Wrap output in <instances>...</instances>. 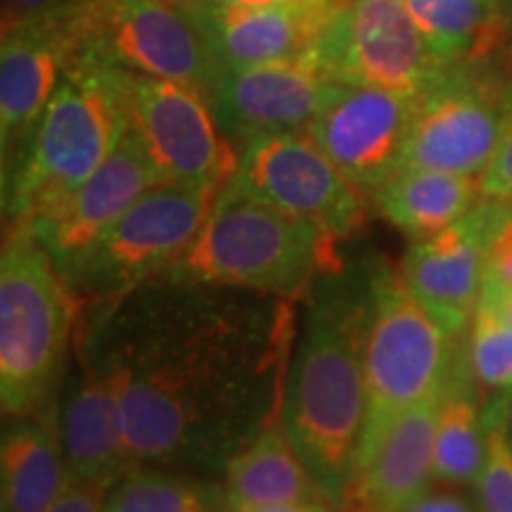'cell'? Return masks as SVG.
Returning a JSON list of instances; mask_svg holds the SVG:
<instances>
[{
  "label": "cell",
  "instance_id": "obj_21",
  "mask_svg": "<svg viewBox=\"0 0 512 512\" xmlns=\"http://www.w3.org/2000/svg\"><path fill=\"white\" fill-rule=\"evenodd\" d=\"M69 479L57 408L12 415L0 444V512H48Z\"/></svg>",
  "mask_w": 512,
  "mask_h": 512
},
{
  "label": "cell",
  "instance_id": "obj_26",
  "mask_svg": "<svg viewBox=\"0 0 512 512\" xmlns=\"http://www.w3.org/2000/svg\"><path fill=\"white\" fill-rule=\"evenodd\" d=\"M105 512H214L202 484L164 467L136 465L110 486Z\"/></svg>",
  "mask_w": 512,
  "mask_h": 512
},
{
  "label": "cell",
  "instance_id": "obj_22",
  "mask_svg": "<svg viewBox=\"0 0 512 512\" xmlns=\"http://www.w3.org/2000/svg\"><path fill=\"white\" fill-rule=\"evenodd\" d=\"M221 503L226 510L261 505L330 501L287 437L280 411L242 446L223 470ZM332 503V501H330Z\"/></svg>",
  "mask_w": 512,
  "mask_h": 512
},
{
  "label": "cell",
  "instance_id": "obj_34",
  "mask_svg": "<svg viewBox=\"0 0 512 512\" xmlns=\"http://www.w3.org/2000/svg\"><path fill=\"white\" fill-rule=\"evenodd\" d=\"M226 512H344L337 503L330 501H299V503H278V505H261V508L245 510H226Z\"/></svg>",
  "mask_w": 512,
  "mask_h": 512
},
{
  "label": "cell",
  "instance_id": "obj_33",
  "mask_svg": "<svg viewBox=\"0 0 512 512\" xmlns=\"http://www.w3.org/2000/svg\"><path fill=\"white\" fill-rule=\"evenodd\" d=\"M401 512H477L470 498L456 491H430L420 494L413 503H408Z\"/></svg>",
  "mask_w": 512,
  "mask_h": 512
},
{
  "label": "cell",
  "instance_id": "obj_1",
  "mask_svg": "<svg viewBox=\"0 0 512 512\" xmlns=\"http://www.w3.org/2000/svg\"><path fill=\"white\" fill-rule=\"evenodd\" d=\"M292 302L162 275L91 306L79 349L110 384L133 463L223 475L280 411Z\"/></svg>",
  "mask_w": 512,
  "mask_h": 512
},
{
  "label": "cell",
  "instance_id": "obj_38",
  "mask_svg": "<svg viewBox=\"0 0 512 512\" xmlns=\"http://www.w3.org/2000/svg\"><path fill=\"white\" fill-rule=\"evenodd\" d=\"M508 427H510V441H512V401H510V415H508Z\"/></svg>",
  "mask_w": 512,
  "mask_h": 512
},
{
  "label": "cell",
  "instance_id": "obj_6",
  "mask_svg": "<svg viewBox=\"0 0 512 512\" xmlns=\"http://www.w3.org/2000/svg\"><path fill=\"white\" fill-rule=\"evenodd\" d=\"M458 339L413 297L399 271L387 266L370 268L363 354L366 420L356 475L368 467L403 415L446 387L460 354Z\"/></svg>",
  "mask_w": 512,
  "mask_h": 512
},
{
  "label": "cell",
  "instance_id": "obj_10",
  "mask_svg": "<svg viewBox=\"0 0 512 512\" xmlns=\"http://www.w3.org/2000/svg\"><path fill=\"white\" fill-rule=\"evenodd\" d=\"M342 86L422 95L453 67L430 46L406 0H339L304 57Z\"/></svg>",
  "mask_w": 512,
  "mask_h": 512
},
{
  "label": "cell",
  "instance_id": "obj_5",
  "mask_svg": "<svg viewBox=\"0 0 512 512\" xmlns=\"http://www.w3.org/2000/svg\"><path fill=\"white\" fill-rule=\"evenodd\" d=\"M79 311L34 233L10 223L0 254V401L8 418L50 403Z\"/></svg>",
  "mask_w": 512,
  "mask_h": 512
},
{
  "label": "cell",
  "instance_id": "obj_2",
  "mask_svg": "<svg viewBox=\"0 0 512 512\" xmlns=\"http://www.w3.org/2000/svg\"><path fill=\"white\" fill-rule=\"evenodd\" d=\"M366 332L368 275H325L306 306L280 403L292 446L339 508L354 484L366 420Z\"/></svg>",
  "mask_w": 512,
  "mask_h": 512
},
{
  "label": "cell",
  "instance_id": "obj_11",
  "mask_svg": "<svg viewBox=\"0 0 512 512\" xmlns=\"http://www.w3.org/2000/svg\"><path fill=\"white\" fill-rule=\"evenodd\" d=\"M233 181L256 200L313 223L337 242L366 223V192L304 131L247 140Z\"/></svg>",
  "mask_w": 512,
  "mask_h": 512
},
{
  "label": "cell",
  "instance_id": "obj_8",
  "mask_svg": "<svg viewBox=\"0 0 512 512\" xmlns=\"http://www.w3.org/2000/svg\"><path fill=\"white\" fill-rule=\"evenodd\" d=\"M221 188L157 181L88 249L67 278L81 306L110 304L162 278L188 252Z\"/></svg>",
  "mask_w": 512,
  "mask_h": 512
},
{
  "label": "cell",
  "instance_id": "obj_18",
  "mask_svg": "<svg viewBox=\"0 0 512 512\" xmlns=\"http://www.w3.org/2000/svg\"><path fill=\"white\" fill-rule=\"evenodd\" d=\"M221 72L302 60L328 27L339 0L271 5H211L190 0Z\"/></svg>",
  "mask_w": 512,
  "mask_h": 512
},
{
  "label": "cell",
  "instance_id": "obj_4",
  "mask_svg": "<svg viewBox=\"0 0 512 512\" xmlns=\"http://www.w3.org/2000/svg\"><path fill=\"white\" fill-rule=\"evenodd\" d=\"M126 131L124 69L74 57L27 152L3 181L5 219L29 223L53 211L100 169Z\"/></svg>",
  "mask_w": 512,
  "mask_h": 512
},
{
  "label": "cell",
  "instance_id": "obj_16",
  "mask_svg": "<svg viewBox=\"0 0 512 512\" xmlns=\"http://www.w3.org/2000/svg\"><path fill=\"white\" fill-rule=\"evenodd\" d=\"M157 181L162 178L155 164L128 128L112 155L67 200L48 214L19 226L34 233L67 280L105 230Z\"/></svg>",
  "mask_w": 512,
  "mask_h": 512
},
{
  "label": "cell",
  "instance_id": "obj_24",
  "mask_svg": "<svg viewBox=\"0 0 512 512\" xmlns=\"http://www.w3.org/2000/svg\"><path fill=\"white\" fill-rule=\"evenodd\" d=\"M472 370L467 354H460L448 375L434 430V479L451 486H475L486 463L484 411L472 387Z\"/></svg>",
  "mask_w": 512,
  "mask_h": 512
},
{
  "label": "cell",
  "instance_id": "obj_3",
  "mask_svg": "<svg viewBox=\"0 0 512 512\" xmlns=\"http://www.w3.org/2000/svg\"><path fill=\"white\" fill-rule=\"evenodd\" d=\"M337 240L256 200L230 178L209 219L166 278L294 299L316 275L339 271Z\"/></svg>",
  "mask_w": 512,
  "mask_h": 512
},
{
  "label": "cell",
  "instance_id": "obj_27",
  "mask_svg": "<svg viewBox=\"0 0 512 512\" xmlns=\"http://www.w3.org/2000/svg\"><path fill=\"white\" fill-rule=\"evenodd\" d=\"M467 363L482 387L512 394V328L484 292L472 318Z\"/></svg>",
  "mask_w": 512,
  "mask_h": 512
},
{
  "label": "cell",
  "instance_id": "obj_14",
  "mask_svg": "<svg viewBox=\"0 0 512 512\" xmlns=\"http://www.w3.org/2000/svg\"><path fill=\"white\" fill-rule=\"evenodd\" d=\"M342 91V83L302 57L226 69L209 102L221 131L240 150L252 138L306 131Z\"/></svg>",
  "mask_w": 512,
  "mask_h": 512
},
{
  "label": "cell",
  "instance_id": "obj_37",
  "mask_svg": "<svg viewBox=\"0 0 512 512\" xmlns=\"http://www.w3.org/2000/svg\"><path fill=\"white\" fill-rule=\"evenodd\" d=\"M498 5H501L503 22H505V27H508L510 36H512V0H498Z\"/></svg>",
  "mask_w": 512,
  "mask_h": 512
},
{
  "label": "cell",
  "instance_id": "obj_12",
  "mask_svg": "<svg viewBox=\"0 0 512 512\" xmlns=\"http://www.w3.org/2000/svg\"><path fill=\"white\" fill-rule=\"evenodd\" d=\"M128 128L162 181L223 188L235 176L240 150L226 138L200 88L126 72Z\"/></svg>",
  "mask_w": 512,
  "mask_h": 512
},
{
  "label": "cell",
  "instance_id": "obj_36",
  "mask_svg": "<svg viewBox=\"0 0 512 512\" xmlns=\"http://www.w3.org/2000/svg\"><path fill=\"white\" fill-rule=\"evenodd\" d=\"M211 5H271V3H294V0H202Z\"/></svg>",
  "mask_w": 512,
  "mask_h": 512
},
{
  "label": "cell",
  "instance_id": "obj_28",
  "mask_svg": "<svg viewBox=\"0 0 512 512\" xmlns=\"http://www.w3.org/2000/svg\"><path fill=\"white\" fill-rule=\"evenodd\" d=\"M512 396L494 403L484 411L486 430V463L475 489L482 512H512V441L508 415Z\"/></svg>",
  "mask_w": 512,
  "mask_h": 512
},
{
  "label": "cell",
  "instance_id": "obj_35",
  "mask_svg": "<svg viewBox=\"0 0 512 512\" xmlns=\"http://www.w3.org/2000/svg\"><path fill=\"white\" fill-rule=\"evenodd\" d=\"M484 294L496 304V309L501 311V316L508 320L512 328V290L501 292V290H491V287H484Z\"/></svg>",
  "mask_w": 512,
  "mask_h": 512
},
{
  "label": "cell",
  "instance_id": "obj_25",
  "mask_svg": "<svg viewBox=\"0 0 512 512\" xmlns=\"http://www.w3.org/2000/svg\"><path fill=\"white\" fill-rule=\"evenodd\" d=\"M439 57L456 64L494 55L508 41L498 0H406Z\"/></svg>",
  "mask_w": 512,
  "mask_h": 512
},
{
  "label": "cell",
  "instance_id": "obj_31",
  "mask_svg": "<svg viewBox=\"0 0 512 512\" xmlns=\"http://www.w3.org/2000/svg\"><path fill=\"white\" fill-rule=\"evenodd\" d=\"M110 486L72 477L48 512H105Z\"/></svg>",
  "mask_w": 512,
  "mask_h": 512
},
{
  "label": "cell",
  "instance_id": "obj_20",
  "mask_svg": "<svg viewBox=\"0 0 512 512\" xmlns=\"http://www.w3.org/2000/svg\"><path fill=\"white\" fill-rule=\"evenodd\" d=\"M444 389L396 422L368 467H363L349 486L342 503L344 512H401L430 489L434 430Z\"/></svg>",
  "mask_w": 512,
  "mask_h": 512
},
{
  "label": "cell",
  "instance_id": "obj_9",
  "mask_svg": "<svg viewBox=\"0 0 512 512\" xmlns=\"http://www.w3.org/2000/svg\"><path fill=\"white\" fill-rule=\"evenodd\" d=\"M508 60L503 48L482 60L456 62L418 98L401 169L482 176L508 119Z\"/></svg>",
  "mask_w": 512,
  "mask_h": 512
},
{
  "label": "cell",
  "instance_id": "obj_32",
  "mask_svg": "<svg viewBox=\"0 0 512 512\" xmlns=\"http://www.w3.org/2000/svg\"><path fill=\"white\" fill-rule=\"evenodd\" d=\"M69 0H3V31L60 12Z\"/></svg>",
  "mask_w": 512,
  "mask_h": 512
},
{
  "label": "cell",
  "instance_id": "obj_30",
  "mask_svg": "<svg viewBox=\"0 0 512 512\" xmlns=\"http://www.w3.org/2000/svg\"><path fill=\"white\" fill-rule=\"evenodd\" d=\"M491 290H512V214L496 230L494 240L486 249V283Z\"/></svg>",
  "mask_w": 512,
  "mask_h": 512
},
{
  "label": "cell",
  "instance_id": "obj_23",
  "mask_svg": "<svg viewBox=\"0 0 512 512\" xmlns=\"http://www.w3.org/2000/svg\"><path fill=\"white\" fill-rule=\"evenodd\" d=\"M479 200V176L415 166L399 169L373 192L377 211L413 240L430 238L458 223Z\"/></svg>",
  "mask_w": 512,
  "mask_h": 512
},
{
  "label": "cell",
  "instance_id": "obj_15",
  "mask_svg": "<svg viewBox=\"0 0 512 512\" xmlns=\"http://www.w3.org/2000/svg\"><path fill=\"white\" fill-rule=\"evenodd\" d=\"M418 98L384 88L344 86L304 133L316 140L351 183L373 197L401 169Z\"/></svg>",
  "mask_w": 512,
  "mask_h": 512
},
{
  "label": "cell",
  "instance_id": "obj_7",
  "mask_svg": "<svg viewBox=\"0 0 512 512\" xmlns=\"http://www.w3.org/2000/svg\"><path fill=\"white\" fill-rule=\"evenodd\" d=\"M60 15L72 60L183 81L207 98L221 76L190 0H69Z\"/></svg>",
  "mask_w": 512,
  "mask_h": 512
},
{
  "label": "cell",
  "instance_id": "obj_17",
  "mask_svg": "<svg viewBox=\"0 0 512 512\" xmlns=\"http://www.w3.org/2000/svg\"><path fill=\"white\" fill-rule=\"evenodd\" d=\"M72 62V43L62 15L3 31L0 43V152L3 181L19 164L36 126Z\"/></svg>",
  "mask_w": 512,
  "mask_h": 512
},
{
  "label": "cell",
  "instance_id": "obj_19",
  "mask_svg": "<svg viewBox=\"0 0 512 512\" xmlns=\"http://www.w3.org/2000/svg\"><path fill=\"white\" fill-rule=\"evenodd\" d=\"M57 427L72 477L98 484H117L131 467L117 399L91 358L76 351L72 373L57 406Z\"/></svg>",
  "mask_w": 512,
  "mask_h": 512
},
{
  "label": "cell",
  "instance_id": "obj_29",
  "mask_svg": "<svg viewBox=\"0 0 512 512\" xmlns=\"http://www.w3.org/2000/svg\"><path fill=\"white\" fill-rule=\"evenodd\" d=\"M508 57V86H505V100H508V119H505L503 138L498 150L484 174L479 176L482 195L489 197H512V55Z\"/></svg>",
  "mask_w": 512,
  "mask_h": 512
},
{
  "label": "cell",
  "instance_id": "obj_13",
  "mask_svg": "<svg viewBox=\"0 0 512 512\" xmlns=\"http://www.w3.org/2000/svg\"><path fill=\"white\" fill-rule=\"evenodd\" d=\"M512 214V197L482 195L453 226L415 240L399 275L441 328L463 337L475 318L486 283V249Z\"/></svg>",
  "mask_w": 512,
  "mask_h": 512
}]
</instances>
